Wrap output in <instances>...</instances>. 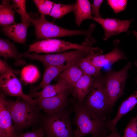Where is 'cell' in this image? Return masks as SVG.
Listing matches in <instances>:
<instances>
[{
  "instance_id": "6da1fadb",
  "label": "cell",
  "mask_w": 137,
  "mask_h": 137,
  "mask_svg": "<svg viewBox=\"0 0 137 137\" xmlns=\"http://www.w3.org/2000/svg\"><path fill=\"white\" fill-rule=\"evenodd\" d=\"M75 113L74 123L76 129L74 135L79 137L92 134L98 137H104L109 131L108 123L110 120L95 116L85 108L83 102L78 101L73 105Z\"/></svg>"
},
{
  "instance_id": "7a4b0ae2",
  "label": "cell",
  "mask_w": 137,
  "mask_h": 137,
  "mask_svg": "<svg viewBox=\"0 0 137 137\" xmlns=\"http://www.w3.org/2000/svg\"><path fill=\"white\" fill-rule=\"evenodd\" d=\"M18 97L16 101L6 99L7 106L11 116L13 127L16 132L33 126L41 121L40 108Z\"/></svg>"
},
{
  "instance_id": "3957f363",
  "label": "cell",
  "mask_w": 137,
  "mask_h": 137,
  "mask_svg": "<svg viewBox=\"0 0 137 137\" xmlns=\"http://www.w3.org/2000/svg\"><path fill=\"white\" fill-rule=\"evenodd\" d=\"M94 79L92 86L83 102L86 110L93 116L106 119L113 107L105 89L104 76Z\"/></svg>"
},
{
  "instance_id": "277c9868",
  "label": "cell",
  "mask_w": 137,
  "mask_h": 137,
  "mask_svg": "<svg viewBox=\"0 0 137 137\" xmlns=\"http://www.w3.org/2000/svg\"><path fill=\"white\" fill-rule=\"evenodd\" d=\"M71 111L67 108L42 116L44 137H75L70 121Z\"/></svg>"
},
{
  "instance_id": "5b68a950",
  "label": "cell",
  "mask_w": 137,
  "mask_h": 137,
  "mask_svg": "<svg viewBox=\"0 0 137 137\" xmlns=\"http://www.w3.org/2000/svg\"><path fill=\"white\" fill-rule=\"evenodd\" d=\"M32 18V24L35 28L36 40L77 35H83L88 38L91 35L90 29L83 30L66 29L56 24L53 22L48 20L45 15L42 14L39 17Z\"/></svg>"
},
{
  "instance_id": "8992f818",
  "label": "cell",
  "mask_w": 137,
  "mask_h": 137,
  "mask_svg": "<svg viewBox=\"0 0 137 137\" xmlns=\"http://www.w3.org/2000/svg\"><path fill=\"white\" fill-rule=\"evenodd\" d=\"M131 66V63L129 62L120 70L109 71L103 76L105 89L112 107L124 94L128 72Z\"/></svg>"
},
{
  "instance_id": "52a82bcc",
  "label": "cell",
  "mask_w": 137,
  "mask_h": 137,
  "mask_svg": "<svg viewBox=\"0 0 137 137\" xmlns=\"http://www.w3.org/2000/svg\"><path fill=\"white\" fill-rule=\"evenodd\" d=\"M71 49L88 51L92 53L97 50L93 47L82 44H81L55 39H47L39 40L29 46V53L34 52L36 54L41 53L59 52Z\"/></svg>"
},
{
  "instance_id": "ba28073f",
  "label": "cell",
  "mask_w": 137,
  "mask_h": 137,
  "mask_svg": "<svg viewBox=\"0 0 137 137\" xmlns=\"http://www.w3.org/2000/svg\"><path fill=\"white\" fill-rule=\"evenodd\" d=\"M90 54H93L88 51L76 49L58 54L44 55L25 52L20 54V56L21 58L40 61L44 64L59 66L65 64L66 63H76L82 58Z\"/></svg>"
},
{
  "instance_id": "9c48e42d",
  "label": "cell",
  "mask_w": 137,
  "mask_h": 137,
  "mask_svg": "<svg viewBox=\"0 0 137 137\" xmlns=\"http://www.w3.org/2000/svg\"><path fill=\"white\" fill-rule=\"evenodd\" d=\"M0 86L6 95L20 98L29 103L36 105L35 99L23 92L21 84L11 68L0 77Z\"/></svg>"
},
{
  "instance_id": "30bf717a",
  "label": "cell",
  "mask_w": 137,
  "mask_h": 137,
  "mask_svg": "<svg viewBox=\"0 0 137 137\" xmlns=\"http://www.w3.org/2000/svg\"><path fill=\"white\" fill-rule=\"evenodd\" d=\"M69 90L50 97L35 98L36 105L46 114L53 113L65 109L68 106L67 91Z\"/></svg>"
},
{
  "instance_id": "8fae6325",
  "label": "cell",
  "mask_w": 137,
  "mask_h": 137,
  "mask_svg": "<svg viewBox=\"0 0 137 137\" xmlns=\"http://www.w3.org/2000/svg\"><path fill=\"white\" fill-rule=\"evenodd\" d=\"M119 43L118 40H114L113 49L107 54L99 55L91 54L88 55L87 57L94 66L100 69L105 66L112 64L119 60L126 59L125 54L118 47Z\"/></svg>"
},
{
  "instance_id": "7c38bea8",
  "label": "cell",
  "mask_w": 137,
  "mask_h": 137,
  "mask_svg": "<svg viewBox=\"0 0 137 137\" xmlns=\"http://www.w3.org/2000/svg\"><path fill=\"white\" fill-rule=\"evenodd\" d=\"M93 20L100 24L105 31L103 40L106 41L111 37L127 32L133 20H121L115 18H95Z\"/></svg>"
},
{
  "instance_id": "4fadbf2b",
  "label": "cell",
  "mask_w": 137,
  "mask_h": 137,
  "mask_svg": "<svg viewBox=\"0 0 137 137\" xmlns=\"http://www.w3.org/2000/svg\"><path fill=\"white\" fill-rule=\"evenodd\" d=\"M6 94L2 91L0 94V134L13 137H17L18 133L15 131L12 124L11 114L7 106Z\"/></svg>"
},
{
  "instance_id": "5bb4252c",
  "label": "cell",
  "mask_w": 137,
  "mask_h": 137,
  "mask_svg": "<svg viewBox=\"0 0 137 137\" xmlns=\"http://www.w3.org/2000/svg\"><path fill=\"white\" fill-rule=\"evenodd\" d=\"M32 18L27 21L21 22L18 23L3 27L2 29L3 32L14 42L24 44L26 40L28 28L32 24Z\"/></svg>"
},
{
  "instance_id": "9a60e30c",
  "label": "cell",
  "mask_w": 137,
  "mask_h": 137,
  "mask_svg": "<svg viewBox=\"0 0 137 137\" xmlns=\"http://www.w3.org/2000/svg\"><path fill=\"white\" fill-rule=\"evenodd\" d=\"M73 63H68L65 64L56 66L44 64L45 70L42 81L37 86L31 89L30 92H38L39 89L43 88L50 84L52 80L55 78L67 67Z\"/></svg>"
},
{
  "instance_id": "2e32d148",
  "label": "cell",
  "mask_w": 137,
  "mask_h": 137,
  "mask_svg": "<svg viewBox=\"0 0 137 137\" xmlns=\"http://www.w3.org/2000/svg\"><path fill=\"white\" fill-rule=\"evenodd\" d=\"M137 104V90L124 100L119 106L115 117L108 123L109 131L116 128V124L125 114L131 110Z\"/></svg>"
},
{
  "instance_id": "e0dca14e",
  "label": "cell",
  "mask_w": 137,
  "mask_h": 137,
  "mask_svg": "<svg viewBox=\"0 0 137 137\" xmlns=\"http://www.w3.org/2000/svg\"><path fill=\"white\" fill-rule=\"evenodd\" d=\"M69 89V87L64 81L59 79L57 83L49 84L40 91L30 92L28 95L32 98H44L54 96Z\"/></svg>"
},
{
  "instance_id": "ac0fdd59",
  "label": "cell",
  "mask_w": 137,
  "mask_h": 137,
  "mask_svg": "<svg viewBox=\"0 0 137 137\" xmlns=\"http://www.w3.org/2000/svg\"><path fill=\"white\" fill-rule=\"evenodd\" d=\"M93 80L92 76L83 74L72 89L73 93L78 101L83 102L92 86Z\"/></svg>"
},
{
  "instance_id": "d6986e66",
  "label": "cell",
  "mask_w": 137,
  "mask_h": 137,
  "mask_svg": "<svg viewBox=\"0 0 137 137\" xmlns=\"http://www.w3.org/2000/svg\"><path fill=\"white\" fill-rule=\"evenodd\" d=\"M0 55L6 59H13L14 64L16 66H22L25 63V61L20 56L14 44L8 40L0 39Z\"/></svg>"
},
{
  "instance_id": "ffe728a7",
  "label": "cell",
  "mask_w": 137,
  "mask_h": 137,
  "mask_svg": "<svg viewBox=\"0 0 137 137\" xmlns=\"http://www.w3.org/2000/svg\"><path fill=\"white\" fill-rule=\"evenodd\" d=\"M91 5L88 0L76 1L73 12L75 15L76 23L78 26H80L85 20H93Z\"/></svg>"
},
{
  "instance_id": "44dd1931",
  "label": "cell",
  "mask_w": 137,
  "mask_h": 137,
  "mask_svg": "<svg viewBox=\"0 0 137 137\" xmlns=\"http://www.w3.org/2000/svg\"><path fill=\"white\" fill-rule=\"evenodd\" d=\"M83 74L77 63L72 64L59 76V79L64 81L71 89Z\"/></svg>"
},
{
  "instance_id": "7402d4cb",
  "label": "cell",
  "mask_w": 137,
  "mask_h": 137,
  "mask_svg": "<svg viewBox=\"0 0 137 137\" xmlns=\"http://www.w3.org/2000/svg\"><path fill=\"white\" fill-rule=\"evenodd\" d=\"M10 1L3 0L0 5V24L3 27L9 26L15 23L14 13Z\"/></svg>"
},
{
  "instance_id": "603a6c76",
  "label": "cell",
  "mask_w": 137,
  "mask_h": 137,
  "mask_svg": "<svg viewBox=\"0 0 137 137\" xmlns=\"http://www.w3.org/2000/svg\"><path fill=\"white\" fill-rule=\"evenodd\" d=\"M87 55L80 59L77 62L78 66L83 74L95 77L99 76L101 69L95 66L91 63Z\"/></svg>"
},
{
  "instance_id": "cb8c5ba5",
  "label": "cell",
  "mask_w": 137,
  "mask_h": 137,
  "mask_svg": "<svg viewBox=\"0 0 137 137\" xmlns=\"http://www.w3.org/2000/svg\"><path fill=\"white\" fill-rule=\"evenodd\" d=\"M75 4H64L55 3L49 15L55 19L60 18L74 11Z\"/></svg>"
},
{
  "instance_id": "d4e9b609",
  "label": "cell",
  "mask_w": 137,
  "mask_h": 137,
  "mask_svg": "<svg viewBox=\"0 0 137 137\" xmlns=\"http://www.w3.org/2000/svg\"><path fill=\"white\" fill-rule=\"evenodd\" d=\"M39 73L35 66L30 65L24 67L21 71V76L22 79L27 83L35 82L39 78Z\"/></svg>"
},
{
  "instance_id": "484cf974",
  "label": "cell",
  "mask_w": 137,
  "mask_h": 137,
  "mask_svg": "<svg viewBox=\"0 0 137 137\" xmlns=\"http://www.w3.org/2000/svg\"><path fill=\"white\" fill-rule=\"evenodd\" d=\"M26 1L25 0H13L12 6L15 10L20 16L21 22L27 21L31 19L29 14L28 13L26 9Z\"/></svg>"
},
{
  "instance_id": "4316f807",
  "label": "cell",
  "mask_w": 137,
  "mask_h": 137,
  "mask_svg": "<svg viewBox=\"0 0 137 137\" xmlns=\"http://www.w3.org/2000/svg\"><path fill=\"white\" fill-rule=\"evenodd\" d=\"M39 12L43 15H49L55 3L48 0H33Z\"/></svg>"
},
{
  "instance_id": "83f0119b",
  "label": "cell",
  "mask_w": 137,
  "mask_h": 137,
  "mask_svg": "<svg viewBox=\"0 0 137 137\" xmlns=\"http://www.w3.org/2000/svg\"><path fill=\"white\" fill-rule=\"evenodd\" d=\"M123 137H137V118L131 119L124 131Z\"/></svg>"
},
{
  "instance_id": "f1b7e54d",
  "label": "cell",
  "mask_w": 137,
  "mask_h": 137,
  "mask_svg": "<svg viewBox=\"0 0 137 137\" xmlns=\"http://www.w3.org/2000/svg\"><path fill=\"white\" fill-rule=\"evenodd\" d=\"M108 4L115 13H118L124 10L126 8L127 0H108Z\"/></svg>"
},
{
  "instance_id": "f546056e",
  "label": "cell",
  "mask_w": 137,
  "mask_h": 137,
  "mask_svg": "<svg viewBox=\"0 0 137 137\" xmlns=\"http://www.w3.org/2000/svg\"><path fill=\"white\" fill-rule=\"evenodd\" d=\"M44 131L41 128L20 134L17 137H44Z\"/></svg>"
},
{
  "instance_id": "4dcf8cb0",
  "label": "cell",
  "mask_w": 137,
  "mask_h": 137,
  "mask_svg": "<svg viewBox=\"0 0 137 137\" xmlns=\"http://www.w3.org/2000/svg\"><path fill=\"white\" fill-rule=\"evenodd\" d=\"M104 1L103 0H94L92 4H91L92 14L94 15L95 18L101 17L99 13L100 6Z\"/></svg>"
},
{
  "instance_id": "1f68e13d",
  "label": "cell",
  "mask_w": 137,
  "mask_h": 137,
  "mask_svg": "<svg viewBox=\"0 0 137 137\" xmlns=\"http://www.w3.org/2000/svg\"><path fill=\"white\" fill-rule=\"evenodd\" d=\"M11 68L5 61L0 60V73L1 75L3 74Z\"/></svg>"
},
{
  "instance_id": "d6a6232c",
  "label": "cell",
  "mask_w": 137,
  "mask_h": 137,
  "mask_svg": "<svg viewBox=\"0 0 137 137\" xmlns=\"http://www.w3.org/2000/svg\"><path fill=\"white\" fill-rule=\"evenodd\" d=\"M109 134L104 137H121L116 128L111 131Z\"/></svg>"
},
{
  "instance_id": "836d02e7",
  "label": "cell",
  "mask_w": 137,
  "mask_h": 137,
  "mask_svg": "<svg viewBox=\"0 0 137 137\" xmlns=\"http://www.w3.org/2000/svg\"><path fill=\"white\" fill-rule=\"evenodd\" d=\"M133 34L136 37L137 39V31L136 30H134L133 32ZM134 64L135 66L137 67V60L135 61L134 62ZM136 71L137 72V68L136 69Z\"/></svg>"
},
{
  "instance_id": "e575fe53",
  "label": "cell",
  "mask_w": 137,
  "mask_h": 137,
  "mask_svg": "<svg viewBox=\"0 0 137 137\" xmlns=\"http://www.w3.org/2000/svg\"><path fill=\"white\" fill-rule=\"evenodd\" d=\"M8 137H13L11 134H10L8 135Z\"/></svg>"
},
{
  "instance_id": "d590c367",
  "label": "cell",
  "mask_w": 137,
  "mask_h": 137,
  "mask_svg": "<svg viewBox=\"0 0 137 137\" xmlns=\"http://www.w3.org/2000/svg\"><path fill=\"white\" fill-rule=\"evenodd\" d=\"M92 135V137H98V136H96L94 135Z\"/></svg>"
},
{
  "instance_id": "8d00e7d4",
  "label": "cell",
  "mask_w": 137,
  "mask_h": 137,
  "mask_svg": "<svg viewBox=\"0 0 137 137\" xmlns=\"http://www.w3.org/2000/svg\"><path fill=\"white\" fill-rule=\"evenodd\" d=\"M135 82L137 83V77L135 79Z\"/></svg>"
},
{
  "instance_id": "74e56055",
  "label": "cell",
  "mask_w": 137,
  "mask_h": 137,
  "mask_svg": "<svg viewBox=\"0 0 137 137\" xmlns=\"http://www.w3.org/2000/svg\"><path fill=\"white\" fill-rule=\"evenodd\" d=\"M74 135L75 137H79L78 136H77L76 135Z\"/></svg>"
},
{
  "instance_id": "f35d334b",
  "label": "cell",
  "mask_w": 137,
  "mask_h": 137,
  "mask_svg": "<svg viewBox=\"0 0 137 137\" xmlns=\"http://www.w3.org/2000/svg\"><path fill=\"white\" fill-rule=\"evenodd\" d=\"M136 117L137 118V116H136Z\"/></svg>"
}]
</instances>
